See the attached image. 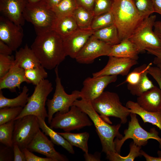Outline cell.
Returning a JSON list of instances; mask_svg holds the SVG:
<instances>
[{
    "label": "cell",
    "instance_id": "48",
    "mask_svg": "<svg viewBox=\"0 0 161 161\" xmlns=\"http://www.w3.org/2000/svg\"><path fill=\"white\" fill-rule=\"evenodd\" d=\"M100 154L98 152H95L94 154L85 153L83 156L86 161H100Z\"/></svg>",
    "mask_w": 161,
    "mask_h": 161
},
{
    "label": "cell",
    "instance_id": "10",
    "mask_svg": "<svg viewBox=\"0 0 161 161\" xmlns=\"http://www.w3.org/2000/svg\"><path fill=\"white\" fill-rule=\"evenodd\" d=\"M156 18L154 15L144 19L129 38L140 52L147 49H161V41L153 30Z\"/></svg>",
    "mask_w": 161,
    "mask_h": 161
},
{
    "label": "cell",
    "instance_id": "28",
    "mask_svg": "<svg viewBox=\"0 0 161 161\" xmlns=\"http://www.w3.org/2000/svg\"><path fill=\"white\" fill-rule=\"evenodd\" d=\"M66 139L72 145L81 149L85 153H88V142L89 137L87 132L74 133L70 132H58Z\"/></svg>",
    "mask_w": 161,
    "mask_h": 161
},
{
    "label": "cell",
    "instance_id": "34",
    "mask_svg": "<svg viewBox=\"0 0 161 161\" xmlns=\"http://www.w3.org/2000/svg\"><path fill=\"white\" fill-rule=\"evenodd\" d=\"M114 24V18L112 11L94 17L91 25L93 30L100 29Z\"/></svg>",
    "mask_w": 161,
    "mask_h": 161
},
{
    "label": "cell",
    "instance_id": "42",
    "mask_svg": "<svg viewBox=\"0 0 161 161\" xmlns=\"http://www.w3.org/2000/svg\"><path fill=\"white\" fill-rule=\"evenodd\" d=\"M22 151L24 154L26 161H53L52 159L47 157L44 158L38 156L27 148L24 149Z\"/></svg>",
    "mask_w": 161,
    "mask_h": 161
},
{
    "label": "cell",
    "instance_id": "36",
    "mask_svg": "<svg viewBox=\"0 0 161 161\" xmlns=\"http://www.w3.org/2000/svg\"><path fill=\"white\" fill-rule=\"evenodd\" d=\"M152 65V63L148 64H144L135 68L128 74L125 81L120 85L125 83H127L128 85L131 86L136 85L140 80L143 74L148 70Z\"/></svg>",
    "mask_w": 161,
    "mask_h": 161
},
{
    "label": "cell",
    "instance_id": "45",
    "mask_svg": "<svg viewBox=\"0 0 161 161\" xmlns=\"http://www.w3.org/2000/svg\"><path fill=\"white\" fill-rule=\"evenodd\" d=\"M78 6L92 11L95 0H75Z\"/></svg>",
    "mask_w": 161,
    "mask_h": 161
},
{
    "label": "cell",
    "instance_id": "15",
    "mask_svg": "<svg viewBox=\"0 0 161 161\" xmlns=\"http://www.w3.org/2000/svg\"><path fill=\"white\" fill-rule=\"evenodd\" d=\"M53 143L40 130L38 131L27 148L31 152L41 154L53 161H66L68 158L55 149Z\"/></svg>",
    "mask_w": 161,
    "mask_h": 161
},
{
    "label": "cell",
    "instance_id": "31",
    "mask_svg": "<svg viewBox=\"0 0 161 161\" xmlns=\"http://www.w3.org/2000/svg\"><path fill=\"white\" fill-rule=\"evenodd\" d=\"M148 74V70L143 74L140 80L136 85L134 86L127 85L128 89L132 95L138 97L154 86L152 82L147 76Z\"/></svg>",
    "mask_w": 161,
    "mask_h": 161
},
{
    "label": "cell",
    "instance_id": "5",
    "mask_svg": "<svg viewBox=\"0 0 161 161\" xmlns=\"http://www.w3.org/2000/svg\"><path fill=\"white\" fill-rule=\"evenodd\" d=\"M137 115L131 112V120L129 121L127 129L124 131V136L121 139L116 138L114 140L116 151L120 154L123 144L129 139H132L135 145L140 146L146 145L149 140L154 139L158 142L161 149V137L159 136L158 132L155 128L151 129L149 131L145 130L140 125Z\"/></svg>",
    "mask_w": 161,
    "mask_h": 161
},
{
    "label": "cell",
    "instance_id": "24",
    "mask_svg": "<svg viewBox=\"0 0 161 161\" xmlns=\"http://www.w3.org/2000/svg\"><path fill=\"white\" fill-rule=\"evenodd\" d=\"M78 28L72 16L56 17L52 29L62 38L67 36Z\"/></svg>",
    "mask_w": 161,
    "mask_h": 161
},
{
    "label": "cell",
    "instance_id": "40",
    "mask_svg": "<svg viewBox=\"0 0 161 161\" xmlns=\"http://www.w3.org/2000/svg\"><path fill=\"white\" fill-rule=\"evenodd\" d=\"M112 4V0H95L93 10L94 17L110 11Z\"/></svg>",
    "mask_w": 161,
    "mask_h": 161
},
{
    "label": "cell",
    "instance_id": "26",
    "mask_svg": "<svg viewBox=\"0 0 161 161\" xmlns=\"http://www.w3.org/2000/svg\"><path fill=\"white\" fill-rule=\"evenodd\" d=\"M92 35L97 39L112 46L117 44L121 41L117 28L114 24L94 30Z\"/></svg>",
    "mask_w": 161,
    "mask_h": 161
},
{
    "label": "cell",
    "instance_id": "29",
    "mask_svg": "<svg viewBox=\"0 0 161 161\" xmlns=\"http://www.w3.org/2000/svg\"><path fill=\"white\" fill-rule=\"evenodd\" d=\"M72 16L78 28L82 29L91 28V23L94 17L92 11L78 6L74 11Z\"/></svg>",
    "mask_w": 161,
    "mask_h": 161
},
{
    "label": "cell",
    "instance_id": "1",
    "mask_svg": "<svg viewBox=\"0 0 161 161\" xmlns=\"http://www.w3.org/2000/svg\"><path fill=\"white\" fill-rule=\"evenodd\" d=\"M36 34L31 48L45 68H55L66 56L62 37L52 29Z\"/></svg>",
    "mask_w": 161,
    "mask_h": 161
},
{
    "label": "cell",
    "instance_id": "51",
    "mask_svg": "<svg viewBox=\"0 0 161 161\" xmlns=\"http://www.w3.org/2000/svg\"><path fill=\"white\" fill-rule=\"evenodd\" d=\"M140 152L147 161H161V157H154L150 156L142 150H140Z\"/></svg>",
    "mask_w": 161,
    "mask_h": 161
},
{
    "label": "cell",
    "instance_id": "27",
    "mask_svg": "<svg viewBox=\"0 0 161 161\" xmlns=\"http://www.w3.org/2000/svg\"><path fill=\"white\" fill-rule=\"evenodd\" d=\"M29 90L28 87L24 86L20 94L17 97L11 99L4 97L2 90H0V109L6 107H24L28 101Z\"/></svg>",
    "mask_w": 161,
    "mask_h": 161
},
{
    "label": "cell",
    "instance_id": "14",
    "mask_svg": "<svg viewBox=\"0 0 161 161\" xmlns=\"http://www.w3.org/2000/svg\"><path fill=\"white\" fill-rule=\"evenodd\" d=\"M23 36L22 26L16 24L2 15L0 16V40L14 51L21 45Z\"/></svg>",
    "mask_w": 161,
    "mask_h": 161
},
{
    "label": "cell",
    "instance_id": "21",
    "mask_svg": "<svg viewBox=\"0 0 161 161\" xmlns=\"http://www.w3.org/2000/svg\"><path fill=\"white\" fill-rule=\"evenodd\" d=\"M140 52L137 46L129 38L112 46L108 56L126 58L137 60Z\"/></svg>",
    "mask_w": 161,
    "mask_h": 161
},
{
    "label": "cell",
    "instance_id": "54",
    "mask_svg": "<svg viewBox=\"0 0 161 161\" xmlns=\"http://www.w3.org/2000/svg\"><path fill=\"white\" fill-rule=\"evenodd\" d=\"M157 66L158 68L159 69V70L160 72L161 76V65H157Z\"/></svg>",
    "mask_w": 161,
    "mask_h": 161
},
{
    "label": "cell",
    "instance_id": "17",
    "mask_svg": "<svg viewBox=\"0 0 161 161\" xmlns=\"http://www.w3.org/2000/svg\"><path fill=\"white\" fill-rule=\"evenodd\" d=\"M93 32L94 30L91 28H78L70 35L62 38L66 56L75 59L88 40L92 35Z\"/></svg>",
    "mask_w": 161,
    "mask_h": 161
},
{
    "label": "cell",
    "instance_id": "33",
    "mask_svg": "<svg viewBox=\"0 0 161 161\" xmlns=\"http://www.w3.org/2000/svg\"><path fill=\"white\" fill-rule=\"evenodd\" d=\"M15 120L0 125V142L4 145L13 147V137Z\"/></svg>",
    "mask_w": 161,
    "mask_h": 161
},
{
    "label": "cell",
    "instance_id": "13",
    "mask_svg": "<svg viewBox=\"0 0 161 161\" xmlns=\"http://www.w3.org/2000/svg\"><path fill=\"white\" fill-rule=\"evenodd\" d=\"M117 79V75L88 77L83 82V87L80 91V98L91 102L100 96L108 85Z\"/></svg>",
    "mask_w": 161,
    "mask_h": 161
},
{
    "label": "cell",
    "instance_id": "49",
    "mask_svg": "<svg viewBox=\"0 0 161 161\" xmlns=\"http://www.w3.org/2000/svg\"><path fill=\"white\" fill-rule=\"evenodd\" d=\"M154 28V32L161 41V21H155Z\"/></svg>",
    "mask_w": 161,
    "mask_h": 161
},
{
    "label": "cell",
    "instance_id": "7",
    "mask_svg": "<svg viewBox=\"0 0 161 161\" xmlns=\"http://www.w3.org/2000/svg\"><path fill=\"white\" fill-rule=\"evenodd\" d=\"M25 21L33 25L36 33L52 29L56 16L42 0L28 3L23 12Z\"/></svg>",
    "mask_w": 161,
    "mask_h": 161
},
{
    "label": "cell",
    "instance_id": "16",
    "mask_svg": "<svg viewBox=\"0 0 161 161\" xmlns=\"http://www.w3.org/2000/svg\"><path fill=\"white\" fill-rule=\"evenodd\" d=\"M108 61L100 70L92 74V77L106 75H127L131 68L137 64V60L129 58L109 56Z\"/></svg>",
    "mask_w": 161,
    "mask_h": 161
},
{
    "label": "cell",
    "instance_id": "9",
    "mask_svg": "<svg viewBox=\"0 0 161 161\" xmlns=\"http://www.w3.org/2000/svg\"><path fill=\"white\" fill-rule=\"evenodd\" d=\"M93 123L88 115L79 107L73 105L67 112L55 113L50 124L52 129H60L65 132L79 130Z\"/></svg>",
    "mask_w": 161,
    "mask_h": 161
},
{
    "label": "cell",
    "instance_id": "30",
    "mask_svg": "<svg viewBox=\"0 0 161 161\" xmlns=\"http://www.w3.org/2000/svg\"><path fill=\"white\" fill-rule=\"evenodd\" d=\"M78 6L75 0H61L51 9L56 17L72 16Z\"/></svg>",
    "mask_w": 161,
    "mask_h": 161
},
{
    "label": "cell",
    "instance_id": "47",
    "mask_svg": "<svg viewBox=\"0 0 161 161\" xmlns=\"http://www.w3.org/2000/svg\"><path fill=\"white\" fill-rule=\"evenodd\" d=\"M13 50L6 43L0 40V54L11 55Z\"/></svg>",
    "mask_w": 161,
    "mask_h": 161
},
{
    "label": "cell",
    "instance_id": "12",
    "mask_svg": "<svg viewBox=\"0 0 161 161\" xmlns=\"http://www.w3.org/2000/svg\"><path fill=\"white\" fill-rule=\"evenodd\" d=\"M112 46L97 39L92 35L78 52L75 59L84 64L92 63L95 60L103 56H109Z\"/></svg>",
    "mask_w": 161,
    "mask_h": 161
},
{
    "label": "cell",
    "instance_id": "2",
    "mask_svg": "<svg viewBox=\"0 0 161 161\" xmlns=\"http://www.w3.org/2000/svg\"><path fill=\"white\" fill-rule=\"evenodd\" d=\"M73 105L78 107L86 113L92 121L100 140L102 152L106 154V158L117 152L114 138L121 139L123 137L119 132L121 123L112 125L105 121L95 110L91 101L77 99Z\"/></svg>",
    "mask_w": 161,
    "mask_h": 161
},
{
    "label": "cell",
    "instance_id": "53",
    "mask_svg": "<svg viewBox=\"0 0 161 161\" xmlns=\"http://www.w3.org/2000/svg\"><path fill=\"white\" fill-rule=\"evenodd\" d=\"M28 3H32L37 2L40 0H27Z\"/></svg>",
    "mask_w": 161,
    "mask_h": 161
},
{
    "label": "cell",
    "instance_id": "23",
    "mask_svg": "<svg viewBox=\"0 0 161 161\" xmlns=\"http://www.w3.org/2000/svg\"><path fill=\"white\" fill-rule=\"evenodd\" d=\"M15 60V63L24 70L33 69L41 65L33 51L27 44L16 51Z\"/></svg>",
    "mask_w": 161,
    "mask_h": 161
},
{
    "label": "cell",
    "instance_id": "37",
    "mask_svg": "<svg viewBox=\"0 0 161 161\" xmlns=\"http://www.w3.org/2000/svg\"><path fill=\"white\" fill-rule=\"evenodd\" d=\"M23 108L6 107L0 109V125L14 120L21 113Z\"/></svg>",
    "mask_w": 161,
    "mask_h": 161
},
{
    "label": "cell",
    "instance_id": "44",
    "mask_svg": "<svg viewBox=\"0 0 161 161\" xmlns=\"http://www.w3.org/2000/svg\"><path fill=\"white\" fill-rule=\"evenodd\" d=\"M13 150L14 153V161H26L24 153L21 150L16 144H13Z\"/></svg>",
    "mask_w": 161,
    "mask_h": 161
},
{
    "label": "cell",
    "instance_id": "41",
    "mask_svg": "<svg viewBox=\"0 0 161 161\" xmlns=\"http://www.w3.org/2000/svg\"><path fill=\"white\" fill-rule=\"evenodd\" d=\"M14 160L13 147L0 146V161H12Z\"/></svg>",
    "mask_w": 161,
    "mask_h": 161
},
{
    "label": "cell",
    "instance_id": "20",
    "mask_svg": "<svg viewBox=\"0 0 161 161\" xmlns=\"http://www.w3.org/2000/svg\"><path fill=\"white\" fill-rule=\"evenodd\" d=\"M138 104L144 110L155 112L161 109V90L156 86L137 97Z\"/></svg>",
    "mask_w": 161,
    "mask_h": 161
},
{
    "label": "cell",
    "instance_id": "50",
    "mask_svg": "<svg viewBox=\"0 0 161 161\" xmlns=\"http://www.w3.org/2000/svg\"><path fill=\"white\" fill-rule=\"evenodd\" d=\"M154 12L161 15V0H151Z\"/></svg>",
    "mask_w": 161,
    "mask_h": 161
},
{
    "label": "cell",
    "instance_id": "32",
    "mask_svg": "<svg viewBox=\"0 0 161 161\" xmlns=\"http://www.w3.org/2000/svg\"><path fill=\"white\" fill-rule=\"evenodd\" d=\"M26 79L35 86L39 84L48 76V73L45 68L41 65L33 69L24 70Z\"/></svg>",
    "mask_w": 161,
    "mask_h": 161
},
{
    "label": "cell",
    "instance_id": "3",
    "mask_svg": "<svg viewBox=\"0 0 161 161\" xmlns=\"http://www.w3.org/2000/svg\"><path fill=\"white\" fill-rule=\"evenodd\" d=\"M111 11L121 41L129 38L144 19L139 14L134 0H112Z\"/></svg>",
    "mask_w": 161,
    "mask_h": 161
},
{
    "label": "cell",
    "instance_id": "25",
    "mask_svg": "<svg viewBox=\"0 0 161 161\" xmlns=\"http://www.w3.org/2000/svg\"><path fill=\"white\" fill-rule=\"evenodd\" d=\"M40 128L46 135L49 136L52 142L58 145H60L67 150L69 153L74 154L75 151L69 143L58 132L55 131L46 123L45 120L38 118Z\"/></svg>",
    "mask_w": 161,
    "mask_h": 161
},
{
    "label": "cell",
    "instance_id": "46",
    "mask_svg": "<svg viewBox=\"0 0 161 161\" xmlns=\"http://www.w3.org/2000/svg\"><path fill=\"white\" fill-rule=\"evenodd\" d=\"M146 50L149 53L155 56L153 61L154 64L161 65V49H147Z\"/></svg>",
    "mask_w": 161,
    "mask_h": 161
},
{
    "label": "cell",
    "instance_id": "11",
    "mask_svg": "<svg viewBox=\"0 0 161 161\" xmlns=\"http://www.w3.org/2000/svg\"><path fill=\"white\" fill-rule=\"evenodd\" d=\"M38 118L28 115L15 120L13 144H16L21 150L27 147L40 130Z\"/></svg>",
    "mask_w": 161,
    "mask_h": 161
},
{
    "label": "cell",
    "instance_id": "52",
    "mask_svg": "<svg viewBox=\"0 0 161 161\" xmlns=\"http://www.w3.org/2000/svg\"><path fill=\"white\" fill-rule=\"evenodd\" d=\"M50 8L52 9L61 0H42Z\"/></svg>",
    "mask_w": 161,
    "mask_h": 161
},
{
    "label": "cell",
    "instance_id": "22",
    "mask_svg": "<svg viewBox=\"0 0 161 161\" xmlns=\"http://www.w3.org/2000/svg\"><path fill=\"white\" fill-rule=\"evenodd\" d=\"M126 106L129 109L130 112L139 115L145 123H148L157 127L161 131V109L155 112L146 111L137 103L131 100L128 101Z\"/></svg>",
    "mask_w": 161,
    "mask_h": 161
},
{
    "label": "cell",
    "instance_id": "38",
    "mask_svg": "<svg viewBox=\"0 0 161 161\" xmlns=\"http://www.w3.org/2000/svg\"><path fill=\"white\" fill-rule=\"evenodd\" d=\"M134 1L139 14L143 19L154 12L151 0H134Z\"/></svg>",
    "mask_w": 161,
    "mask_h": 161
},
{
    "label": "cell",
    "instance_id": "18",
    "mask_svg": "<svg viewBox=\"0 0 161 161\" xmlns=\"http://www.w3.org/2000/svg\"><path fill=\"white\" fill-rule=\"evenodd\" d=\"M28 3L27 0H0V12L2 15L22 26L25 21L23 13Z\"/></svg>",
    "mask_w": 161,
    "mask_h": 161
},
{
    "label": "cell",
    "instance_id": "35",
    "mask_svg": "<svg viewBox=\"0 0 161 161\" xmlns=\"http://www.w3.org/2000/svg\"><path fill=\"white\" fill-rule=\"evenodd\" d=\"M129 147L130 152L126 156H122L116 152L107 159L111 161H133L136 158L142 156L140 152L142 146L136 145L133 142L130 143Z\"/></svg>",
    "mask_w": 161,
    "mask_h": 161
},
{
    "label": "cell",
    "instance_id": "39",
    "mask_svg": "<svg viewBox=\"0 0 161 161\" xmlns=\"http://www.w3.org/2000/svg\"><path fill=\"white\" fill-rule=\"evenodd\" d=\"M15 63L13 56L0 54V78L8 72Z\"/></svg>",
    "mask_w": 161,
    "mask_h": 161
},
{
    "label": "cell",
    "instance_id": "8",
    "mask_svg": "<svg viewBox=\"0 0 161 161\" xmlns=\"http://www.w3.org/2000/svg\"><path fill=\"white\" fill-rule=\"evenodd\" d=\"M58 66L55 69L56 75L55 92L52 98L47 99L46 102L49 124L51 123L55 113L58 112L61 113L68 112L73 105L74 102L80 98V91L78 90H75L70 94H68L65 92L59 75Z\"/></svg>",
    "mask_w": 161,
    "mask_h": 161
},
{
    "label": "cell",
    "instance_id": "6",
    "mask_svg": "<svg viewBox=\"0 0 161 161\" xmlns=\"http://www.w3.org/2000/svg\"><path fill=\"white\" fill-rule=\"evenodd\" d=\"M53 89L52 83L44 79L35 87L34 92L21 113L14 120L28 115H34L45 120L48 117L45 105L47 97Z\"/></svg>",
    "mask_w": 161,
    "mask_h": 161
},
{
    "label": "cell",
    "instance_id": "19",
    "mask_svg": "<svg viewBox=\"0 0 161 161\" xmlns=\"http://www.w3.org/2000/svg\"><path fill=\"white\" fill-rule=\"evenodd\" d=\"M24 70L15 63L8 72L0 78V90L6 89L15 92L17 88L20 90L23 82L30 83L25 77Z\"/></svg>",
    "mask_w": 161,
    "mask_h": 161
},
{
    "label": "cell",
    "instance_id": "43",
    "mask_svg": "<svg viewBox=\"0 0 161 161\" xmlns=\"http://www.w3.org/2000/svg\"><path fill=\"white\" fill-rule=\"evenodd\" d=\"M148 74L157 82L161 90V76L158 68L151 66L148 69Z\"/></svg>",
    "mask_w": 161,
    "mask_h": 161
},
{
    "label": "cell",
    "instance_id": "4",
    "mask_svg": "<svg viewBox=\"0 0 161 161\" xmlns=\"http://www.w3.org/2000/svg\"><path fill=\"white\" fill-rule=\"evenodd\" d=\"M91 103L95 110L109 123H112L109 118L110 117L119 118L121 124L127 122V117L131 113L130 109L123 105L117 93L104 91Z\"/></svg>",
    "mask_w": 161,
    "mask_h": 161
}]
</instances>
